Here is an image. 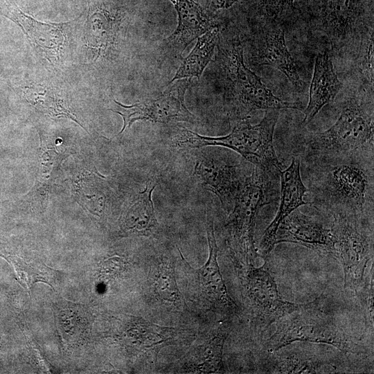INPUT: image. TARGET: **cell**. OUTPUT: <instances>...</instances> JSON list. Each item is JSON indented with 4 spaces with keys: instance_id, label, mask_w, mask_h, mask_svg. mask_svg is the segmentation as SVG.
Segmentation results:
<instances>
[{
    "instance_id": "cell-5",
    "label": "cell",
    "mask_w": 374,
    "mask_h": 374,
    "mask_svg": "<svg viewBox=\"0 0 374 374\" xmlns=\"http://www.w3.org/2000/svg\"><path fill=\"white\" fill-rule=\"evenodd\" d=\"M317 306L292 312L271 324L274 325L272 332L265 338L266 350L275 352L295 341H308L330 344L346 353L365 352L331 318L314 312Z\"/></svg>"
},
{
    "instance_id": "cell-12",
    "label": "cell",
    "mask_w": 374,
    "mask_h": 374,
    "mask_svg": "<svg viewBox=\"0 0 374 374\" xmlns=\"http://www.w3.org/2000/svg\"><path fill=\"white\" fill-rule=\"evenodd\" d=\"M193 175L206 188L217 195L226 211L233 208L246 177L242 176L238 166L215 156L203 154L196 161Z\"/></svg>"
},
{
    "instance_id": "cell-4",
    "label": "cell",
    "mask_w": 374,
    "mask_h": 374,
    "mask_svg": "<svg viewBox=\"0 0 374 374\" xmlns=\"http://www.w3.org/2000/svg\"><path fill=\"white\" fill-rule=\"evenodd\" d=\"M304 143L309 156L319 160L353 156L373 157V102L350 99L328 130L308 132Z\"/></svg>"
},
{
    "instance_id": "cell-2",
    "label": "cell",
    "mask_w": 374,
    "mask_h": 374,
    "mask_svg": "<svg viewBox=\"0 0 374 374\" xmlns=\"http://www.w3.org/2000/svg\"><path fill=\"white\" fill-rule=\"evenodd\" d=\"M217 46V62L224 96L232 114L242 119L259 109L302 110L300 104L285 101L276 96L246 66L243 48L238 36L220 35Z\"/></svg>"
},
{
    "instance_id": "cell-9",
    "label": "cell",
    "mask_w": 374,
    "mask_h": 374,
    "mask_svg": "<svg viewBox=\"0 0 374 374\" xmlns=\"http://www.w3.org/2000/svg\"><path fill=\"white\" fill-rule=\"evenodd\" d=\"M190 78L177 80L159 95L132 105H123L114 100L117 108L110 110L121 115L123 119V126L118 134L138 121L161 123L195 122L196 117L187 109L184 103L185 93L190 87Z\"/></svg>"
},
{
    "instance_id": "cell-14",
    "label": "cell",
    "mask_w": 374,
    "mask_h": 374,
    "mask_svg": "<svg viewBox=\"0 0 374 374\" xmlns=\"http://www.w3.org/2000/svg\"><path fill=\"white\" fill-rule=\"evenodd\" d=\"M213 221L208 216L206 233L209 248L207 261L200 269L194 270L198 281L199 289L204 299L214 308L233 314L238 308L229 295L217 263L218 248L215 237Z\"/></svg>"
},
{
    "instance_id": "cell-20",
    "label": "cell",
    "mask_w": 374,
    "mask_h": 374,
    "mask_svg": "<svg viewBox=\"0 0 374 374\" xmlns=\"http://www.w3.org/2000/svg\"><path fill=\"white\" fill-rule=\"evenodd\" d=\"M0 256L13 267L18 281L29 293L33 285L37 282L45 283L54 290V285L56 283L57 277V271L42 262L34 261L28 263L15 256Z\"/></svg>"
},
{
    "instance_id": "cell-11",
    "label": "cell",
    "mask_w": 374,
    "mask_h": 374,
    "mask_svg": "<svg viewBox=\"0 0 374 374\" xmlns=\"http://www.w3.org/2000/svg\"><path fill=\"white\" fill-rule=\"evenodd\" d=\"M292 242L308 247L321 255L337 258L335 240L331 229L315 217L299 208L280 223L275 235V244Z\"/></svg>"
},
{
    "instance_id": "cell-3",
    "label": "cell",
    "mask_w": 374,
    "mask_h": 374,
    "mask_svg": "<svg viewBox=\"0 0 374 374\" xmlns=\"http://www.w3.org/2000/svg\"><path fill=\"white\" fill-rule=\"evenodd\" d=\"M280 111L269 109L260 122L251 125L248 118H242L225 136L211 137L202 136L185 127H179L173 144L179 149L221 146L230 148L246 160L269 175L280 172L281 164L274 147V134Z\"/></svg>"
},
{
    "instance_id": "cell-25",
    "label": "cell",
    "mask_w": 374,
    "mask_h": 374,
    "mask_svg": "<svg viewBox=\"0 0 374 374\" xmlns=\"http://www.w3.org/2000/svg\"><path fill=\"white\" fill-rule=\"evenodd\" d=\"M373 272L370 274L368 283H364L362 288L363 304L366 322L371 328L373 326Z\"/></svg>"
},
{
    "instance_id": "cell-16",
    "label": "cell",
    "mask_w": 374,
    "mask_h": 374,
    "mask_svg": "<svg viewBox=\"0 0 374 374\" xmlns=\"http://www.w3.org/2000/svg\"><path fill=\"white\" fill-rule=\"evenodd\" d=\"M342 87L329 54L326 51L318 53L315 57L309 101L304 110L303 123L311 122L326 105L334 100Z\"/></svg>"
},
{
    "instance_id": "cell-23",
    "label": "cell",
    "mask_w": 374,
    "mask_h": 374,
    "mask_svg": "<svg viewBox=\"0 0 374 374\" xmlns=\"http://www.w3.org/2000/svg\"><path fill=\"white\" fill-rule=\"evenodd\" d=\"M154 288L161 299L171 303H177L180 300L174 270L170 263L164 262L159 266L154 280Z\"/></svg>"
},
{
    "instance_id": "cell-24",
    "label": "cell",
    "mask_w": 374,
    "mask_h": 374,
    "mask_svg": "<svg viewBox=\"0 0 374 374\" xmlns=\"http://www.w3.org/2000/svg\"><path fill=\"white\" fill-rule=\"evenodd\" d=\"M88 23L92 29L96 48H105L112 41L114 20L106 10L95 11L90 15Z\"/></svg>"
},
{
    "instance_id": "cell-19",
    "label": "cell",
    "mask_w": 374,
    "mask_h": 374,
    "mask_svg": "<svg viewBox=\"0 0 374 374\" xmlns=\"http://www.w3.org/2000/svg\"><path fill=\"white\" fill-rule=\"evenodd\" d=\"M220 35L218 25L213 26L198 37L197 42L184 59L175 75L168 84L184 78H199L214 55Z\"/></svg>"
},
{
    "instance_id": "cell-8",
    "label": "cell",
    "mask_w": 374,
    "mask_h": 374,
    "mask_svg": "<svg viewBox=\"0 0 374 374\" xmlns=\"http://www.w3.org/2000/svg\"><path fill=\"white\" fill-rule=\"evenodd\" d=\"M242 276L244 294L251 314L260 325L269 327L286 315L318 305V299L305 304L283 300L279 295L274 278L263 267L251 263Z\"/></svg>"
},
{
    "instance_id": "cell-17",
    "label": "cell",
    "mask_w": 374,
    "mask_h": 374,
    "mask_svg": "<svg viewBox=\"0 0 374 374\" xmlns=\"http://www.w3.org/2000/svg\"><path fill=\"white\" fill-rule=\"evenodd\" d=\"M1 14L18 24L36 48L46 55L58 53L64 39L60 24L39 22L12 3L6 4Z\"/></svg>"
},
{
    "instance_id": "cell-6",
    "label": "cell",
    "mask_w": 374,
    "mask_h": 374,
    "mask_svg": "<svg viewBox=\"0 0 374 374\" xmlns=\"http://www.w3.org/2000/svg\"><path fill=\"white\" fill-rule=\"evenodd\" d=\"M269 175L254 166L253 172L245 177L236 195L226 224L233 247L246 264L251 263L257 256L254 228L260 210L270 203Z\"/></svg>"
},
{
    "instance_id": "cell-26",
    "label": "cell",
    "mask_w": 374,
    "mask_h": 374,
    "mask_svg": "<svg viewBox=\"0 0 374 374\" xmlns=\"http://www.w3.org/2000/svg\"><path fill=\"white\" fill-rule=\"evenodd\" d=\"M294 0H262L267 19H275L285 10L293 8Z\"/></svg>"
},
{
    "instance_id": "cell-13",
    "label": "cell",
    "mask_w": 374,
    "mask_h": 374,
    "mask_svg": "<svg viewBox=\"0 0 374 374\" xmlns=\"http://www.w3.org/2000/svg\"><path fill=\"white\" fill-rule=\"evenodd\" d=\"M280 175V197L277 213L265 229L260 244V249L266 257L275 244V235L280 223L294 210L310 204L304 200L308 189L301 176L300 161L293 157L290 166Z\"/></svg>"
},
{
    "instance_id": "cell-27",
    "label": "cell",
    "mask_w": 374,
    "mask_h": 374,
    "mask_svg": "<svg viewBox=\"0 0 374 374\" xmlns=\"http://www.w3.org/2000/svg\"><path fill=\"white\" fill-rule=\"evenodd\" d=\"M237 1L238 0H211L210 8L212 11L222 8H228Z\"/></svg>"
},
{
    "instance_id": "cell-18",
    "label": "cell",
    "mask_w": 374,
    "mask_h": 374,
    "mask_svg": "<svg viewBox=\"0 0 374 374\" xmlns=\"http://www.w3.org/2000/svg\"><path fill=\"white\" fill-rule=\"evenodd\" d=\"M157 185L152 181L147 183L145 189L135 197L123 218L124 233L149 236L156 231L158 222L152 195Z\"/></svg>"
},
{
    "instance_id": "cell-10",
    "label": "cell",
    "mask_w": 374,
    "mask_h": 374,
    "mask_svg": "<svg viewBox=\"0 0 374 374\" xmlns=\"http://www.w3.org/2000/svg\"><path fill=\"white\" fill-rule=\"evenodd\" d=\"M252 52V59L256 64L276 68L295 87H303V81L286 45L285 30L275 19H267L266 23L256 30Z\"/></svg>"
},
{
    "instance_id": "cell-1",
    "label": "cell",
    "mask_w": 374,
    "mask_h": 374,
    "mask_svg": "<svg viewBox=\"0 0 374 374\" xmlns=\"http://www.w3.org/2000/svg\"><path fill=\"white\" fill-rule=\"evenodd\" d=\"M322 165L312 181L317 208L364 218L373 216V157L353 156L319 160Z\"/></svg>"
},
{
    "instance_id": "cell-15",
    "label": "cell",
    "mask_w": 374,
    "mask_h": 374,
    "mask_svg": "<svg viewBox=\"0 0 374 374\" xmlns=\"http://www.w3.org/2000/svg\"><path fill=\"white\" fill-rule=\"evenodd\" d=\"M178 15V24L175 31L165 40L168 51L179 55L195 39L215 26V21L194 0H170Z\"/></svg>"
},
{
    "instance_id": "cell-22",
    "label": "cell",
    "mask_w": 374,
    "mask_h": 374,
    "mask_svg": "<svg viewBox=\"0 0 374 374\" xmlns=\"http://www.w3.org/2000/svg\"><path fill=\"white\" fill-rule=\"evenodd\" d=\"M226 333H220L196 350L190 362L195 373H217L222 370V350Z\"/></svg>"
},
{
    "instance_id": "cell-7",
    "label": "cell",
    "mask_w": 374,
    "mask_h": 374,
    "mask_svg": "<svg viewBox=\"0 0 374 374\" xmlns=\"http://www.w3.org/2000/svg\"><path fill=\"white\" fill-rule=\"evenodd\" d=\"M331 229L337 258L343 267L345 288L358 291L365 282V271L373 254V231L367 218L353 215H332Z\"/></svg>"
},
{
    "instance_id": "cell-21",
    "label": "cell",
    "mask_w": 374,
    "mask_h": 374,
    "mask_svg": "<svg viewBox=\"0 0 374 374\" xmlns=\"http://www.w3.org/2000/svg\"><path fill=\"white\" fill-rule=\"evenodd\" d=\"M326 364L327 362L307 355L287 354L271 356L267 359L265 366L268 373H318Z\"/></svg>"
}]
</instances>
